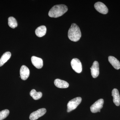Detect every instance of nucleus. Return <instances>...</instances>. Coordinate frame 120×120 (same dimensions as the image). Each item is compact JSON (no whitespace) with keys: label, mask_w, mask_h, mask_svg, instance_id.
Instances as JSON below:
<instances>
[{"label":"nucleus","mask_w":120,"mask_h":120,"mask_svg":"<svg viewBox=\"0 0 120 120\" xmlns=\"http://www.w3.org/2000/svg\"><path fill=\"white\" fill-rule=\"evenodd\" d=\"M68 11V8L64 4L54 5L50 10L49 12V17L57 18L62 15Z\"/></svg>","instance_id":"1"},{"label":"nucleus","mask_w":120,"mask_h":120,"mask_svg":"<svg viewBox=\"0 0 120 120\" xmlns=\"http://www.w3.org/2000/svg\"><path fill=\"white\" fill-rule=\"evenodd\" d=\"M81 36V31L79 26L75 23L72 24L69 30L68 34V38L71 41L76 42L79 40Z\"/></svg>","instance_id":"2"},{"label":"nucleus","mask_w":120,"mask_h":120,"mask_svg":"<svg viewBox=\"0 0 120 120\" xmlns=\"http://www.w3.org/2000/svg\"><path fill=\"white\" fill-rule=\"evenodd\" d=\"M82 100V98L77 97L69 101L67 105V112H69L75 109L81 103Z\"/></svg>","instance_id":"3"},{"label":"nucleus","mask_w":120,"mask_h":120,"mask_svg":"<svg viewBox=\"0 0 120 120\" xmlns=\"http://www.w3.org/2000/svg\"><path fill=\"white\" fill-rule=\"evenodd\" d=\"M104 100L102 99H100L94 102L90 106V109L92 113H97L101 112V109L103 107Z\"/></svg>","instance_id":"4"},{"label":"nucleus","mask_w":120,"mask_h":120,"mask_svg":"<svg viewBox=\"0 0 120 120\" xmlns=\"http://www.w3.org/2000/svg\"><path fill=\"white\" fill-rule=\"evenodd\" d=\"M71 66L75 71L77 73H80L82 71V63L79 60L76 58H73L71 61Z\"/></svg>","instance_id":"5"},{"label":"nucleus","mask_w":120,"mask_h":120,"mask_svg":"<svg viewBox=\"0 0 120 120\" xmlns=\"http://www.w3.org/2000/svg\"><path fill=\"white\" fill-rule=\"evenodd\" d=\"M46 112V110L45 108L39 109L37 111L32 112L30 114V120H36L39 118L43 116Z\"/></svg>","instance_id":"6"},{"label":"nucleus","mask_w":120,"mask_h":120,"mask_svg":"<svg viewBox=\"0 0 120 120\" xmlns=\"http://www.w3.org/2000/svg\"><path fill=\"white\" fill-rule=\"evenodd\" d=\"M94 6L96 10L100 13L103 14H106L108 13V8L102 2H97L95 4Z\"/></svg>","instance_id":"7"},{"label":"nucleus","mask_w":120,"mask_h":120,"mask_svg":"<svg viewBox=\"0 0 120 120\" xmlns=\"http://www.w3.org/2000/svg\"><path fill=\"white\" fill-rule=\"evenodd\" d=\"M20 74L21 79L23 80H26L30 75V70L25 65H22L20 68Z\"/></svg>","instance_id":"8"},{"label":"nucleus","mask_w":120,"mask_h":120,"mask_svg":"<svg viewBox=\"0 0 120 120\" xmlns=\"http://www.w3.org/2000/svg\"><path fill=\"white\" fill-rule=\"evenodd\" d=\"M91 75L94 78H95L99 75V65L98 62L95 61L93 63L90 68Z\"/></svg>","instance_id":"9"},{"label":"nucleus","mask_w":120,"mask_h":120,"mask_svg":"<svg viewBox=\"0 0 120 120\" xmlns=\"http://www.w3.org/2000/svg\"><path fill=\"white\" fill-rule=\"evenodd\" d=\"M31 62L33 65L38 69H41L43 67V60L41 58L35 56H32L31 58Z\"/></svg>","instance_id":"10"},{"label":"nucleus","mask_w":120,"mask_h":120,"mask_svg":"<svg viewBox=\"0 0 120 120\" xmlns=\"http://www.w3.org/2000/svg\"><path fill=\"white\" fill-rule=\"evenodd\" d=\"M112 95L113 98L114 103L117 106L120 105V96L118 90L116 88L113 89L112 91Z\"/></svg>","instance_id":"11"},{"label":"nucleus","mask_w":120,"mask_h":120,"mask_svg":"<svg viewBox=\"0 0 120 120\" xmlns=\"http://www.w3.org/2000/svg\"><path fill=\"white\" fill-rule=\"evenodd\" d=\"M54 84L56 87L59 88H67L69 86L68 82L59 79H56L55 80Z\"/></svg>","instance_id":"12"},{"label":"nucleus","mask_w":120,"mask_h":120,"mask_svg":"<svg viewBox=\"0 0 120 120\" xmlns=\"http://www.w3.org/2000/svg\"><path fill=\"white\" fill-rule=\"evenodd\" d=\"M108 58L109 61L114 68L116 69H120V62L116 57L113 56H109Z\"/></svg>","instance_id":"13"},{"label":"nucleus","mask_w":120,"mask_h":120,"mask_svg":"<svg viewBox=\"0 0 120 120\" xmlns=\"http://www.w3.org/2000/svg\"><path fill=\"white\" fill-rule=\"evenodd\" d=\"M46 28L45 26H42L38 27L35 30V33L36 35L38 37H42L46 34Z\"/></svg>","instance_id":"14"},{"label":"nucleus","mask_w":120,"mask_h":120,"mask_svg":"<svg viewBox=\"0 0 120 120\" xmlns=\"http://www.w3.org/2000/svg\"><path fill=\"white\" fill-rule=\"evenodd\" d=\"M11 56V53L10 52H7L2 55L0 59V67L8 61Z\"/></svg>","instance_id":"15"},{"label":"nucleus","mask_w":120,"mask_h":120,"mask_svg":"<svg viewBox=\"0 0 120 120\" xmlns=\"http://www.w3.org/2000/svg\"><path fill=\"white\" fill-rule=\"evenodd\" d=\"M30 95L35 100H38L42 97V94L41 92H37L35 90L33 89L30 92Z\"/></svg>","instance_id":"16"},{"label":"nucleus","mask_w":120,"mask_h":120,"mask_svg":"<svg viewBox=\"0 0 120 120\" xmlns=\"http://www.w3.org/2000/svg\"><path fill=\"white\" fill-rule=\"evenodd\" d=\"M8 24L11 28H15L17 26V21L13 17H10L8 19Z\"/></svg>","instance_id":"17"},{"label":"nucleus","mask_w":120,"mask_h":120,"mask_svg":"<svg viewBox=\"0 0 120 120\" xmlns=\"http://www.w3.org/2000/svg\"><path fill=\"white\" fill-rule=\"evenodd\" d=\"M9 113L8 110L5 109L0 112V120H2L7 117Z\"/></svg>","instance_id":"18"}]
</instances>
